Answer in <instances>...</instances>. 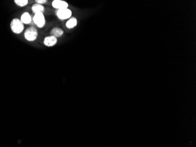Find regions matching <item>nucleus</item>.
Segmentation results:
<instances>
[{"mask_svg":"<svg viewBox=\"0 0 196 147\" xmlns=\"http://www.w3.org/2000/svg\"><path fill=\"white\" fill-rule=\"evenodd\" d=\"M57 42H58L57 38L50 35L45 38L44 40V44L45 46H53L56 44Z\"/></svg>","mask_w":196,"mask_h":147,"instance_id":"obj_6","label":"nucleus"},{"mask_svg":"<svg viewBox=\"0 0 196 147\" xmlns=\"http://www.w3.org/2000/svg\"><path fill=\"white\" fill-rule=\"evenodd\" d=\"M35 2H37V4H45L47 1L46 0H36Z\"/></svg>","mask_w":196,"mask_h":147,"instance_id":"obj_12","label":"nucleus"},{"mask_svg":"<svg viewBox=\"0 0 196 147\" xmlns=\"http://www.w3.org/2000/svg\"><path fill=\"white\" fill-rule=\"evenodd\" d=\"M52 5L54 8L56 9H62L65 8H68V4L62 0H54L53 1Z\"/></svg>","mask_w":196,"mask_h":147,"instance_id":"obj_5","label":"nucleus"},{"mask_svg":"<svg viewBox=\"0 0 196 147\" xmlns=\"http://www.w3.org/2000/svg\"><path fill=\"white\" fill-rule=\"evenodd\" d=\"M78 23V21H77V19L75 17H71V19H69L68 21L66 22V27L69 28V29H71V28H73L77 26Z\"/></svg>","mask_w":196,"mask_h":147,"instance_id":"obj_9","label":"nucleus"},{"mask_svg":"<svg viewBox=\"0 0 196 147\" xmlns=\"http://www.w3.org/2000/svg\"><path fill=\"white\" fill-rule=\"evenodd\" d=\"M32 11L35 13H38V12H40V13H42L44 11L45 8H44V7L42 6V5L39 4H35L33 5L32 6Z\"/></svg>","mask_w":196,"mask_h":147,"instance_id":"obj_10","label":"nucleus"},{"mask_svg":"<svg viewBox=\"0 0 196 147\" xmlns=\"http://www.w3.org/2000/svg\"><path fill=\"white\" fill-rule=\"evenodd\" d=\"M14 2L18 6L23 7L27 5L28 1V0H15Z\"/></svg>","mask_w":196,"mask_h":147,"instance_id":"obj_11","label":"nucleus"},{"mask_svg":"<svg viewBox=\"0 0 196 147\" xmlns=\"http://www.w3.org/2000/svg\"><path fill=\"white\" fill-rule=\"evenodd\" d=\"M31 20H32L31 16L27 12L24 13L21 17V21L23 24H28L31 22Z\"/></svg>","mask_w":196,"mask_h":147,"instance_id":"obj_8","label":"nucleus"},{"mask_svg":"<svg viewBox=\"0 0 196 147\" xmlns=\"http://www.w3.org/2000/svg\"><path fill=\"white\" fill-rule=\"evenodd\" d=\"M10 26L12 31L17 34H21L24 29V24L22 23L21 19H13L11 23Z\"/></svg>","mask_w":196,"mask_h":147,"instance_id":"obj_1","label":"nucleus"},{"mask_svg":"<svg viewBox=\"0 0 196 147\" xmlns=\"http://www.w3.org/2000/svg\"><path fill=\"white\" fill-rule=\"evenodd\" d=\"M38 32L34 27H30L27 29L24 33V37L28 41H34L38 37Z\"/></svg>","mask_w":196,"mask_h":147,"instance_id":"obj_2","label":"nucleus"},{"mask_svg":"<svg viewBox=\"0 0 196 147\" xmlns=\"http://www.w3.org/2000/svg\"><path fill=\"white\" fill-rule=\"evenodd\" d=\"M34 23L39 28H42L45 24V19L42 13H36L33 17Z\"/></svg>","mask_w":196,"mask_h":147,"instance_id":"obj_3","label":"nucleus"},{"mask_svg":"<svg viewBox=\"0 0 196 147\" xmlns=\"http://www.w3.org/2000/svg\"><path fill=\"white\" fill-rule=\"evenodd\" d=\"M56 15L60 19L64 20L71 18L72 15V11L68 8L58 9L56 11Z\"/></svg>","mask_w":196,"mask_h":147,"instance_id":"obj_4","label":"nucleus"},{"mask_svg":"<svg viewBox=\"0 0 196 147\" xmlns=\"http://www.w3.org/2000/svg\"><path fill=\"white\" fill-rule=\"evenodd\" d=\"M50 34L51 36H54L56 38L61 37L64 34V31L59 27L54 28L51 30Z\"/></svg>","mask_w":196,"mask_h":147,"instance_id":"obj_7","label":"nucleus"}]
</instances>
